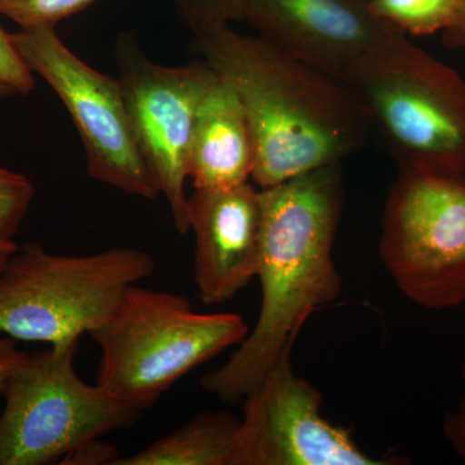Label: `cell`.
I'll return each instance as SVG.
<instances>
[{"mask_svg": "<svg viewBox=\"0 0 465 465\" xmlns=\"http://www.w3.org/2000/svg\"><path fill=\"white\" fill-rule=\"evenodd\" d=\"M192 45L240 100L258 188L341 164L369 142V119L351 88L268 39L220 25L194 34Z\"/></svg>", "mask_w": 465, "mask_h": 465, "instance_id": "1", "label": "cell"}, {"mask_svg": "<svg viewBox=\"0 0 465 465\" xmlns=\"http://www.w3.org/2000/svg\"><path fill=\"white\" fill-rule=\"evenodd\" d=\"M259 189L258 321L228 362L201 381L207 393L229 405L258 387L284 351L293 349L308 318L335 302L342 289L332 259L344 202L341 164Z\"/></svg>", "mask_w": 465, "mask_h": 465, "instance_id": "2", "label": "cell"}, {"mask_svg": "<svg viewBox=\"0 0 465 465\" xmlns=\"http://www.w3.org/2000/svg\"><path fill=\"white\" fill-rule=\"evenodd\" d=\"M240 314H202L177 293L134 284L113 316L90 332L101 349L96 385L143 412L195 367L249 335Z\"/></svg>", "mask_w": 465, "mask_h": 465, "instance_id": "3", "label": "cell"}, {"mask_svg": "<svg viewBox=\"0 0 465 465\" xmlns=\"http://www.w3.org/2000/svg\"><path fill=\"white\" fill-rule=\"evenodd\" d=\"M150 253L116 247L85 256L18 246L0 280V333L15 341L78 342L103 326L134 284L155 273Z\"/></svg>", "mask_w": 465, "mask_h": 465, "instance_id": "4", "label": "cell"}, {"mask_svg": "<svg viewBox=\"0 0 465 465\" xmlns=\"http://www.w3.org/2000/svg\"><path fill=\"white\" fill-rule=\"evenodd\" d=\"M401 168L465 174V79L409 35L351 84Z\"/></svg>", "mask_w": 465, "mask_h": 465, "instance_id": "5", "label": "cell"}, {"mask_svg": "<svg viewBox=\"0 0 465 465\" xmlns=\"http://www.w3.org/2000/svg\"><path fill=\"white\" fill-rule=\"evenodd\" d=\"M78 342L27 354L3 391L0 465H48L91 440L136 423L142 412L82 381Z\"/></svg>", "mask_w": 465, "mask_h": 465, "instance_id": "6", "label": "cell"}, {"mask_svg": "<svg viewBox=\"0 0 465 465\" xmlns=\"http://www.w3.org/2000/svg\"><path fill=\"white\" fill-rule=\"evenodd\" d=\"M379 255L410 302H465V174L401 168L385 201Z\"/></svg>", "mask_w": 465, "mask_h": 465, "instance_id": "7", "label": "cell"}, {"mask_svg": "<svg viewBox=\"0 0 465 465\" xmlns=\"http://www.w3.org/2000/svg\"><path fill=\"white\" fill-rule=\"evenodd\" d=\"M11 38L26 65L56 92L72 116L92 179L143 200H157L161 189L137 145L118 78L75 56L54 27L20 29Z\"/></svg>", "mask_w": 465, "mask_h": 465, "instance_id": "8", "label": "cell"}, {"mask_svg": "<svg viewBox=\"0 0 465 465\" xmlns=\"http://www.w3.org/2000/svg\"><path fill=\"white\" fill-rule=\"evenodd\" d=\"M114 60L137 145L170 204L174 228L186 234L191 232L185 182L193 125L216 73L204 60L182 66L153 63L131 33L116 39Z\"/></svg>", "mask_w": 465, "mask_h": 465, "instance_id": "9", "label": "cell"}, {"mask_svg": "<svg viewBox=\"0 0 465 465\" xmlns=\"http://www.w3.org/2000/svg\"><path fill=\"white\" fill-rule=\"evenodd\" d=\"M292 349L243 400L232 465H387L321 414L322 394L293 371ZM401 459V458H400Z\"/></svg>", "mask_w": 465, "mask_h": 465, "instance_id": "10", "label": "cell"}, {"mask_svg": "<svg viewBox=\"0 0 465 465\" xmlns=\"http://www.w3.org/2000/svg\"><path fill=\"white\" fill-rule=\"evenodd\" d=\"M243 21L347 84L407 36L378 16L370 0H247Z\"/></svg>", "mask_w": 465, "mask_h": 465, "instance_id": "11", "label": "cell"}, {"mask_svg": "<svg viewBox=\"0 0 465 465\" xmlns=\"http://www.w3.org/2000/svg\"><path fill=\"white\" fill-rule=\"evenodd\" d=\"M262 197L250 183L219 191L194 189L188 197L194 232V281L202 302L223 304L258 274Z\"/></svg>", "mask_w": 465, "mask_h": 465, "instance_id": "12", "label": "cell"}, {"mask_svg": "<svg viewBox=\"0 0 465 465\" xmlns=\"http://www.w3.org/2000/svg\"><path fill=\"white\" fill-rule=\"evenodd\" d=\"M252 136L234 91L217 76L198 106L188 155L194 189L219 191L250 183Z\"/></svg>", "mask_w": 465, "mask_h": 465, "instance_id": "13", "label": "cell"}, {"mask_svg": "<svg viewBox=\"0 0 465 465\" xmlns=\"http://www.w3.org/2000/svg\"><path fill=\"white\" fill-rule=\"evenodd\" d=\"M238 428L232 412H203L114 465H232Z\"/></svg>", "mask_w": 465, "mask_h": 465, "instance_id": "14", "label": "cell"}, {"mask_svg": "<svg viewBox=\"0 0 465 465\" xmlns=\"http://www.w3.org/2000/svg\"><path fill=\"white\" fill-rule=\"evenodd\" d=\"M370 5L407 35L442 33L448 45H465L464 0H370Z\"/></svg>", "mask_w": 465, "mask_h": 465, "instance_id": "15", "label": "cell"}, {"mask_svg": "<svg viewBox=\"0 0 465 465\" xmlns=\"http://www.w3.org/2000/svg\"><path fill=\"white\" fill-rule=\"evenodd\" d=\"M94 2L96 0H0V16L14 21L20 29L54 27Z\"/></svg>", "mask_w": 465, "mask_h": 465, "instance_id": "16", "label": "cell"}, {"mask_svg": "<svg viewBox=\"0 0 465 465\" xmlns=\"http://www.w3.org/2000/svg\"><path fill=\"white\" fill-rule=\"evenodd\" d=\"M35 188L25 174L0 167V234L15 238L29 213Z\"/></svg>", "mask_w": 465, "mask_h": 465, "instance_id": "17", "label": "cell"}, {"mask_svg": "<svg viewBox=\"0 0 465 465\" xmlns=\"http://www.w3.org/2000/svg\"><path fill=\"white\" fill-rule=\"evenodd\" d=\"M247 0H173L183 23L193 34L243 21Z\"/></svg>", "mask_w": 465, "mask_h": 465, "instance_id": "18", "label": "cell"}, {"mask_svg": "<svg viewBox=\"0 0 465 465\" xmlns=\"http://www.w3.org/2000/svg\"><path fill=\"white\" fill-rule=\"evenodd\" d=\"M0 79L14 88L17 96H29L35 87V79L30 67L18 54L11 34L0 26Z\"/></svg>", "mask_w": 465, "mask_h": 465, "instance_id": "19", "label": "cell"}, {"mask_svg": "<svg viewBox=\"0 0 465 465\" xmlns=\"http://www.w3.org/2000/svg\"><path fill=\"white\" fill-rule=\"evenodd\" d=\"M119 451L115 446L100 439L91 440L79 446L61 460L64 465H114Z\"/></svg>", "mask_w": 465, "mask_h": 465, "instance_id": "20", "label": "cell"}, {"mask_svg": "<svg viewBox=\"0 0 465 465\" xmlns=\"http://www.w3.org/2000/svg\"><path fill=\"white\" fill-rule=\"evenodd\" d=\"M461 376H463L465 388V347ZM442 432L450 446L454 450L455 454L465 460V390L463 397L459 401L457 409L450 411L443 419Z\"/></svg>", "mask_w": 465, "mask_h": 465, "instance_id": "21", "label": "cell"}, {"mask_svg": "<svg viewBox=\"0 0 465 465\" xmlns=\"http://www.w3.org/2000/svg\"><path fill=\"white\" fill-rule=\"evenodd\" d=\"M27 354L18 351L16 341L0 333V394L15 371L23 365Z\"/></svg>", "mask_w": 465, "mask_h": 465, "instance_id": "22", "label": "cell"}, {"mask_svg": "<svg viewBox=\"0 0 465 465\" xmlns=\"http://www.w3.org/2000/svg\"><path fill=\"white\" fill-rule=\"evenodd\" d=\"M17 249L18 244L14 241V238L0 234V280H2L3 273L7 268L9 260Z\"/></svg>", "mask_w": 465, "mask_h": 465, "instance_id": "23", "label": "cell"}, {"mask_svg": "<svg viewBox=\"0 0 465 465\" xmlns=\"http://www.w3.org/2000/svg\"><path fill=\"white\" fill-rule=\"evenodd\" d=\"M17 96L16 92H15L14 88L9 87L5 82H3L0 79V109H2L3 101L8 99V97Z\"/></svg>", "mask_w": 465, "mask_h": 465, "instance_id": "24", "label": "cell"}, {"mask_svg": "<svg viewBox=\"0 0 465 465\" xmlns=\"http://www.w3.org/2000/svg\"><path fill=\"white\" fill-rule=\"evenodd\" d=\"M464 3H465V0H464Z\"/></svg>", "mask_w": 465, "mask_h": 465, "instance_id": "25", "label": "cell"}]
</instances>
